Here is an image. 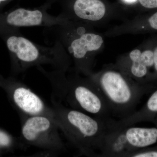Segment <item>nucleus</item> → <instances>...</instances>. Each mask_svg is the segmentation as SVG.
Here are the masks:
<instances>
[{
    "label": "nucleus",
    "mask_w": 157,
    "mask_h": 157,
    "mask_svg": "<svg viewBox=\"0 0 157 157\" xmlns=\"http://www.w3.org/2000/svg\"><path fill=\"white\" fill-rule=\"evenodd\" d=\"M95 27L86 23L67 19L45 27L44 33L53 42L62 44L72 59L75 73L87 76L93 73L96 57L105 45L104 37Z\"/></svg>",
    "instance_id": "f257e3e1"
},
{
    "label": "nucleus",
    "mask_w": 157,
    "mask_h": 157,
    "mask_svg": "<svg viewBox=\"0 0 157 157\" xmlns=\"http://www.w3.org/2000/svg\"><path fill=\"white\" fill-rule=\"evenodd\" d=\"M53 117L65 137L82 154L100 156L105 137L115 121L105 120L53 101Z\"/></svg>",
    "instance_id": "f03ea898"
},
{
    "label": "nucleus",
    "mask_w": 157,
    "mask_h": 157,
    "mask_svg": "<svg viewBox=\"0 0 157 157\" xmlns=\"http://www.w3.org/2000/svg\"><path fill=\"white\" fill-rule=\"evenodd\" d=\"M40 71L52 83L54 97L58 100L53 101L65 102L71 108L94 117L105 120L112 119L107 102L89 76H81L76 73L67 76V72L62 70L47 72L42 68Z\"/></svg>",
    "instance_id": "7ed1b4c3"
},
{
    "label": "nucleus",
    "mask_w": 157,
    "mask_h": 157,
    "mask_svg": "<svg viewBox=\"0 0 157 157\" xmlns=\"http://www.w3.org/2000/svg\"><path fill=\"white\" fill-rule=\"evenodd\" d=\"M0 38L8 48L15 73L45 64L67 72L73 64L70 56L58 42H54L52 46L39 45L24 36L17 29L2 32Z\"/></svg>",
    "instance_id": "20e7f679"
},
{
    "label": "nucleus",
    "mask_w": 157,
    "mask_h": 157,
    "mask_svg": "<svg viewBox=\"0 0 157 157\" xmlns=\"http://www.w3.org/2000/svg\"><path fill=\"white\" fill-rule=\"evenodd\" d=\"M88 76L103 95L111 114L121 119L134 113L139 97L138 82L115 64L104 65L100 71Z\"/></svg>",
    "instance_id": "39448f33"
},
{
    "label": "nucleus",
    "mask_w": 157,
    "mask_h": 157,
    "mask_svg": "<svg viewBox=\"0 0 157 157\" xmlns=\"http://www.w3.org/2000/svg\"><path fill=\"white\" fill-rule=\"evenodd\" d=\"M157 141L156 128H115L105 137L100 156L128 157L138 149L152 145Z\"/></svg>",
    "instance_id": "423d86ee"
},
{
    "label": "nucleus",
    "mask_w": 157,
    "mask_h": 157,
    "mask_svg": "<svg viewBox=\"0 0 157 157\" xmlns=\"http://www.w3.org/2000/svg\"><path fill=\"white\" fill-rule=\"evenodd\" d=\"M59 130L53 117L32 116L25 118L21 136L24 142L29 145L56 151L64 147Z\"/></svg>",
    "instance_id": "0eeeda50"
},
{
    "label": "nucleus",
    "mask_w": 157,
    "mask_h": 157,
    "mask_svg": "<svg viewBox=\"0 0 157 157\" xmlns=\"http://www.w3.org/2000/svg\"><path fill=\"white\" fill-rule=\"evenodd\" d=\"M67 20L59 15L56 16L48 14L45 9L18 8L0 13V33L8 30L25 27H48L61 24Z\"/></svg>",
    "instance_id": "6e6552de"
},
{
    "label": "nucleus",
    "mask_w": 157,
    "mask_h": 157,
    "mask_svg": "<svg viewBox=\"0 0 157 157\" xmlns=\"http://www.w3.org/2000/svg\"><path fill=\"white\" fill-rule=\"evenodd\" d=\"M59 15L96 27L109 22L121 14L109 9L102 0H75L72 6L67 7Z\"/></svg>",
    "instance_id": "1a4fd4ad"
},
{
    "label": "nucleus",
    "mask_w": 157,
    "mask_h": 157,
    "mask_svg": "<svg viewBox=\"0 0 157 157\" xmlns=\"http://www.w3.org/2000/svg\"><path fill=\"white\" fill-rule=\"evenodd\" d=\"M0 83L11 88L12 101L25 117L39 115L53 117L52 108L48 107L42 99L26 85L13 78L6 79L1 76Z\"/></svg>",
    "instance_id": "9d476101"
},
{
    "label": "nucleus",
    "mask_w": 157,
    "mask_h": 157,
    "mask_svg": "<svg viewBox=\"0 0 157 157\" xmlns=\"http://www.w3.org/2000/svg\"><path fill=\"white\" fill-rule=\"evenodd\" d=\"M157 32V10L149 14H139L113 27L104 33L108 37L137 35Z\"/></svg>",
    "instance_id": "9b49d317"
},
{
    "label": "nucleus",
    "mask_w": 157,
    "mask_h": 157,
    "mask_svg": "<svg viewBox=\"0 0 157 157\" xmlns=\"http://www.w3.org/2000/svg\"><path fill=\"white\" fill-rule=\"evenodd\" d=\"M115 64L138 82L148 74L149 69L144 56L142 44L120 56Z\"/></svg>",
    "instance_id": "f8f14e48"
},
{
    "label": "nucleus",
    "mask_w": 157,
    "mask_h": 157,
    "mask_svg": "<svg viewBox=\"0 0 157 157\" xmlns=\"http://www.w3.org/2000/svg\"><path fill=\"white\" fill-rule=\"evenodd\" d=\"M12 138L6 132L0 130V148H7L12 143Z\"/></svg>",
    "instance_id": "ddd939ff"
},
{
    "label": "nucleus",
    "mask_w": 157,
    "mask_h": 157,
    "mask_svg": "<svg viewBox=\"0 0 157 157\" xmlns=\"http://www.w3.org/2000/svg\"><path fill=\"white\" fill-rule=\"evenodd\" d=\"M146 107L150 112L157 113V90L149 98L147 103Z\"/></svg>",
    "instance_id": "4468645a"
},
{
    "label": "nucleus",
    "mask_w": 157,
    "mask_h": 157,
    "mask_svg": "<svg viewBox=\"0 0 157 157\" xmlns=\"http://www.w3.org/2000/svg\"><path fill=\"white\" fill-rule=\"evenodd\" d=\"M128 157H157V151L140 152L136 151L130 154Z\"/></svg>",
    "instance_id": "2eb2a0df"
},
{
    "label": "nucleus",
    "mask_w": 157,
    "mask_h": 157,
    "mask_svg": "<svg viewBox=\"0 0 157 157\" xmlns=\"http://www.w3.org/2000/svg\"><path fill=\"white\" fill-rule=\"evenodd\" d=\"M140 6L147 9H157V0H137Z\"/></svg>",
    "instance_id": "dca6fc26"
},
{
    "label": "nucleus",
    "mask_w": 157,
    "mask_h": 157,
    "mask_svg": "<svg viewBox=\"0 0 157 157\" xmlns=\"http://www.w3.org/2000/svg\"><path fill=\"white\" fill-rule=\"evenodd\" d=\"M151 39L154 55V65L153 67L157 73V36L153 37Z\"/></svg>",
    "instance_id": "f3484780"
},
{
    "label": "nucleus",
    "mask_w": 157,
    "mask_h": 157,
    "mask_svg": "<svg viewBox=\"0 0 157 157\" xmlns=\"http://www.w3.org/2000/svg\"><path fill=\"white\" fill-rule=\"evenodd\" d=\"M137 0H123L125 3H126L128 4H132L135 3L137 2Z\"/></svg>",
    "instance_id": "a211bd4d"
}]
</instances>
